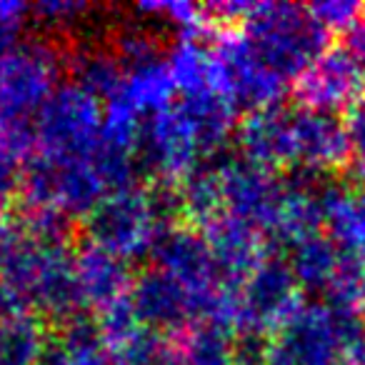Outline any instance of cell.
<instances>
[{"label":"cell","mask_w":365,"mask_h":365,"mask_svg":"<svg viewBox=\"0 0 365 365\" xmlns=\"http://www.w3.org/2000/svg\"><path fill=\"white\" fill-rule=\"evenodd\" d=\"M135 11L140 16H153L170 23L180 31V38H213L215 28L210 23L205 6L198 3H185V0H163V3H138Z\"/></svg>","instance_id":"484cf974"},{"label":"cell","mask_w":365,"mask_h":365,"mask_svg":"<svg viewBox=\"0 0 365 365\" xmlns=\"http://www.w3.org/2000/svg\"><path fill=\"white\" fill-rule=\"evenodd\" d=\"M325 303L343 310H365V255L345 253L340 255L338 270L325 290Z\"/></svg>","instance_id":"4316f807"},{"label":"cell","mask_w":365,"mask_h":365,"mask_svg":"<svg viewBox=\"0 0 365 365\" xmlns=\"http://www.w3.org/2000/svg\"><path fill=\"white\" fill-rule=\"evenodd\" d=\"M165 63L180 98L218 93V71L210 43L200 38H180L168 51Z\"/></svg>","instance_id":"e0dca14e"},{"label":"cell","mask_w":365,"mask_h":365,"mask_svg":"<svg viewBox=\"0 0 365 365\" xmlns=\"http://www.w3.org/2000/svg\"><path fill=\"white\" fill-rule=\"evenodd\" d=\"M185 365H238L233 333L215 323H195L173 343Z\"/></svg>","instance_id":"cb8c5ba5"},{"label":"cell","mask_w":365,"mask_h":365,"mask_svg":"<svg viewBox=\"0 0 365 365\" xmlns=\"http://www.w3.org/2000/svg\"><path fill=\"white\" fill-rule=\"evenodd\" d=\"M288 260L268 255L253 273L235 285L233 335L250 340L273 338L303 305Z\"/></svg>","instance_id":"52a82bcc"},{"label":"cell","mask_w":365,"mask_h":365,"mask_svg":"<svg viewBox=\"0 0 365 365\" xmlns=\"http://www.w3.org/2000/svg\"><path fill=\"white\" fill-rule=\"evenodd\" d=\"M295 150L298 170L325 175L350 168V138L345 120L335 113L295 108Z\"/></svg>","instance_id":"4fadbf2b"},{"label":"cell","mask_w":365,"mask_h":365,"mask_svg":"<svg viewBox=\"0 0 365 365\" xmlns=\"http://www.w3.org/2000/svg\"><path fill=\"white\" fill-rule=\"evenodd\" d=\"M41 365H110L96 320L78 315L58 325V333L48 335Z\"/></svg>","instance_id":"ac0fdd59"},{"label":"cell","mask_w":365,"mask_h":365,"mask_svg":"<svg viewBox=\"0 0 365 365\" xmlns=\"http://www.w3.org/2000/svg\"><path fill=\"white\" fill-rule=\"evenodd\" d=\"M163 365H185V363H182V358L178 355V350L170 345V353H168V358L163 360Z\"/></svg>","instance_id":"f35d334b"},{"label":"cell","mask_w":365,"mask_h":365,"mask_svg":"<svg viewBox=\"0 0 365 365\" xmlns=\"http://www.w3.org/2000/svg\"><path fill=\"white\" fill-rule=\"evenodd\" d=\"M200 233L225 285H238L240 280H245L273 250V245L258 228L228 213L205 225Z\"/></svg>","instance_id":"5bb4252c"},{"label":"cell","mask_w":365,"mask_h":365,"mask_svg":"<svg viewBox=\"0 0 365 365\" xmlns=\"http://www.w3.org/2000/svg\"><path fill=\"white\" fill-rule=\"evenodd\" d=\"M308 13L330 36V33H348L365 13V6L355 0H320L308 6Z\"/></svg>","instance_id":"1f68e13d"},{"label":"cell","mask_w":365,"mask_h":365,"mask_svg":"<svg viewBox=\"0 0 365 365\" xmlns=\"http://www.w3.org/2000/svg\"><path fill=\"white\" fill-rule=\"evenodd\" d=\"M108 185L91 155H33L23 165L21 198L26 208H56L71 220H86L106 200Z\"/></svg>","instance_id":"8992f818"},{"label":"cell","mask_w":365,"mask_h":365,"mask_svg":"<svg viewBox=\"0 0 365 365\" xmlns=\"http://www.w3.org/2000/svg\"><path fill=\"white\" fill-rule=\"evenodd\" d=\"M28 6L18 0H0V61L21 43L26 31Z\"/></svg>","instance_id":"d6a6232c"},{"label":"cell","mask_w":365,"mask_h":365,"mask_svg":"<svg viewBox=\"0 0 365 365\" xmlns=\"http://www.w3.org/2000/svg\"><path fill=\"white\" fill-rule=\"evenodd\" d=\"M23 188V160L0 148V213L21 195Z\"/></svg>","instance_id":"e575fe53"},{"label":"cell","mask_w":365,"mask_h":365,"mask_svg":"<svg viewBox=\"0 0 365 365\" xmlns=\"http://www.w3.org/2000/svg\"><path fill=\"white\" fill-rule=\"evenodd\" d=\"M363 328H365V310H363Z\"/></svg>","instance_id":"60d3db41"},{"label":"cell","mask_w":365,"mask_h":365,"mask_svg":"<svg viewBox=\"0 0 365 365\" xmlns=\"http://www.w3.org/2000/svg\"><path fill=\"white\" fill-rule=\"evenodd\" d=\"M76 283L83 308L103 313L130 295V263L88 243L76 250Z\"/></svg>","instance_id":"2e32d148"},{"label":"cell","mask_w":365,"mask_h":365,"mask_svg":"<svg viewBox=\"0 0 365 365\" xmlns=\"http://www.w3.org/2000/svg\"><path fill=\"white\" fill-rule=\"evenodd\" d=\"M103 103L78 86H61L36 125V155L86 158L101 143Z\"/></svg>","instance_id":"ba28073f"},{"label":"cell","mask_w":365,"mask_h":365,"mask_svg":"<svg viewBox=\"0 0 365 365\" xmlns=\"http://www.w3.org/2000/svg\"><path fill=\"white\" fill-rule=\"evenodd\" d=\"M13 283L28 305L53 323L63 325L83 310L76 283V250L71 245H36L23 238L21 248L0 270Z\"/></svg>","instance_id":"5b68a950"},{"label":"cell","mask_w":365,"mask_h":365,"mask_svg":"<svg viewBox=\"0 0 365 365\" xmlns=\"http://www.w3.org/2000/svg\"><path fill=\"white\" fill-rule=\"evenodd\" d=\"M333 365H355V363H350V360H338V363H333Z\"/></svg>","instance_id":"ab89813d"},{"label":"cell","mask_w":365,"mask_h":365,"mask_svg":"<svg viewBox=\"0 0 365 365\" xmlns=\"http://www.w3.org/2000/svg\"><path fill=\"white\" fill-rule=\"evenodd\" d=\"M48 343V330L38 315L0 323V365H41Z\"/></svg>","instance_id":"d4e9b609"},{"label":"cell","mask_w":365,"mask_h":365,"mask_svg":"<svg viewBox=\"0 0 365 365\" xmlns=\"http://www.w3.org/2000/svg\"><path fill=\"white\" fill-rule=\"evenodd\" d=\"M178 205H180V218L190 228L203 230L220 215H225L223 203V185H220L218 165H200L190 173L185 180L175 185Z\"/></svg>","instance_id":"d6986e66"},{"label":"cell","mask_w":365,"mask_h":365,"mask_svg":"<svg viewBox=\"0 0 365 365\" xmlns=\"http://www.w3.org/2000/svg\"><path fill=\"white\" fill-rule=\"evenodd\" d=\"M93 8L81 0H41L36 6L28 8V16H33V23L51 33H68L78 28Z\"/></svg>","instance_id":"4dcf8cb0"},{"label":"cell","mask_w":365,"mask_h":365,"mask_svg":"<svg viewBox=\"0 0 365 365\" xmlns=\"http://www.w3.org/2000/svg\"><path fill=\"white\" fill-rule=\"evenodd\" d=\"M218 173L220 185H223L225 213L250 223L268 238L280 203V193H283V180L275 173L240 155L220 163Z\"/></svg>","instance_id":"30bf717a"},{"label":"cell","mask_w":365,"mask_h":365,"mask_svg":"<svg viewBox=\"0 0 365 365\" xmlns=\"http://www.w3.org/2000/svg\"><path fill=\"white\" fill-rule=\"evenodd\" d=\"M365 76L345 48H328L303 76L295 78L293 93L300 108L320 113H348L363 98Z\"/></svg>","instance_id":"8fae6325"},{"label":"cell","mask_w":365,"mask_h":365,"mask_svg":"<svg viewBox=\"0 0 365 365\" xmlns=\"http://www.w3.org/2000/svg\"><path fill=\"white\" fill-rule=\"evenodd\" d=\"M345 128L350 138V168L358 182L365 185V96L345 113Z\"/></svg>","instance_id":"836d02e7"},{"label":"cell","mask_w":365,"mask_h":365,"mask_svg":"<svg viewBox=\"0 0 365 365\" xmlns=\"http://www.w3.org/2000/svg\"><path fill=\"white\" fill-rule=\"evenodd\" d=\"M173 96H175V83L168 71V63H150V66L133 68L125 71V81H123L120 91L113 98L125 103L130 110L138 115H155V113L165 110L173 106Z\"/></svg>","instance_id":"44dd1931"},{"label":"cell","mask_w":365,"mask_h":365,"mask_svg":"<svg viewBox=\"0 0 365 365\" xmlns=\"http://www.w3.org/2000/svg\"><path fill=\"white\" fill-rule=\"evenodd\" d=\"M110 51L115 53V58L125 71L165 61L158 36L143 23H123L115 31V36H113Z\"/></svg>","instance_id":"83f0119b"},{"label":"cell","mask_w":365,"mask_h":365,"mask_svg":"<svg viewBox=\"0 0 365 365\" xmlns=\"http://www.w3.org/2000/svg\"><path fill=\"white\" fill-rule=\"evenodd\" d=\"M23 243V230H21V223L16 220L6 218V215L0 213V270L6 268V263L13 258L18 248Z\"/></svg>","instance_id":"8d00e7d4"},{"label":"cell","mask_w":365,"mask_h":365,"mask_svg":"<svg viewBox=\"0 0 365 365\" xmlns=\"http://www.w3.org/2000/svg\"><path fill=\"white\" fill-rule=\"evenodd\" d=\"M345 51L358 63V68L365 76V13L360 16V21L345 33Z\"/></svg>","instance_id":"74e56055"},{"label":"cell","mask_w":365,"mask_h":365,"mask_svg":"<svg viewBox=\"0 0 365 365\" xmlns=\"http://www.w3.org/2000/svg\"><path fill=\"white\" fill-rule=\"evenodd\" d=\"M28 313H31V305H28L26 295L0 275V323H3V320L21 318V315H28Z\"/></svg>","instance_id":"d590c367"},{"label":"cell","mask_w":365,"mask_h":365,"mask_svg":"<svg viewBox=\"0 0 365 365\" xmlns=\"http://www.w3.org/2000/svg\"><path fill=\"white\" fill-rule=\"evenodd\" d=\"M240 158L265 168L270 173L295 170L298 150H295V108L283 103L263 110L245 113L235 125Z\"/></svg>","instance_id":"7c38bea8"},{"label":"cell","mask_w":365,"mask_h":365,"mask_svg":"<svg viewBox=\"0 0 365 365\" xmlns=\"http://www.w3.org/2000/svg\"><path fill=\"white\" fill-rule=\"evenodd\" d=\"M175 218H180L175 185H133L106 195V200L88 215V243L130 263L148 258L158 238L175 225Z\"/></svg>","instance_id":"7a4b0ae2"},{"label":"cell","mask_w":365,"mask_h":365,"mask_svg":"<svg viewBox=\"0 0 365 365\" xmlns=\"http://www.w3.org/2000/svg\"><path fill=\"white\" fill-rule=\"evenodd\" d=\"M73 223L66 213L56 208H26L23 215V238L36 245H71Z\"/></svg>","instance_id":"f546056e"},{"label":"cell","mask_w":365,"mask_h":365,"mask_svg":"<svg viewBox=\"0 0 365 365\" xmlns=\"http://www.w3.org/2000/svg\"><path fill=\"white\" fill-rule=\"evenodd\" d=\"M168 353H170V343L165 340V335L145 325L135 328L128 338L108 348L110 365H163Z\"/></svg>","instance_id":"f1b7e54d"},{"label":"cell","mask_w":365,"mask_h":365,"mask_svg":"<svg viewBox=\"0 0 365 365\" xmlns=\"http://www.w3.org/2000/svg\"><path fill=\"white\" fill-rule=\"evenodd\" d=\"M350 360L365 365L363 313L328 303H303L268 340V365H333Z\"/></svg>","instance_id":"3957f363"},{"label":"cell","mask_w":365,"mask_h":365,"mask_svg":"<svg viewBox=\"0 0 365 365\" xmlns=\"http://www.w3.org/2000/svg\"><path fill=\"white\" fill-rule=\"evenodd\" d=\"M203 158L205 150L198 130L180 103H173L143 123L138 160L155 178L158 185H178L203 165Z\"/></svg>","instance_id":"9c48e42d"},{"label":"cell","mask_w":365,"mask_h":365,"mask_svg":"<svg viewBox=\"0 0 365 365\" xmlns=\"http://www.w3.org/2000/svg\"><path fill=\"white\" fill-rule=\"evenodd\" d=\"M130 305L135 310L138 320L145 328L158 330L160 335L175 333L180 335L195 325L193 305L188 293L180 283L170 278L168 273L158 270L155 265L143 270L130 288Z\"/></svg>","instance_id":"9a60e30c"},{"label":"cell","mask_w":365,"mask_h":365,"mask_svg":"<svg viewBox=\"0 0 365 365\" xmlns=\"http://www.w3.org/2000/svg\"><path fill=\"white\" fill-rule=\"evenodd\" d=\"M68 56L48 38L21 41L0 61V148L16 158L36 155V125L61 88Z\"/></svg>","instance_id":"6da1fadb"},{"label":"cell","mask_w":365,"mask_h":365,"mask_svg":"<svg viewBox=\"0 0 365 365\" xmlns=\"http://www.w3.org/2000/svg\"><path fill=\"white\" fill-rule=\"evenodd\" d=\"M178 103L193 120L205 155L218 153L228 143V138L233 135L238 108L220 93H200V96L180 98Z\"/></svg>","instance_id":"603a6c76"},{"label":"cell","mask_w":365,"mask_h":365,"mask_svg":"<svg viewBox=\"0 0 365 365\" xmlns=\"http://www.w3.org/2000/svg\"><path fill=\"white\" fill-rule=\"evenodd\" d=\"M238 31L250 53L285 83H295L330 48V36L308 8L293 3H253Z\"/></svg>","instance_id":"277c9868"},{"label":"cell","mask_w":365,"mask_h":365,"mask_svg":"<svg viewBox=\"0 0 365 365\" xmlns=\"http://www.w3.org/2000/svg\"><path fill=\"white\" fill-rule=\"evenodd\" d=\"M340 255H343V250L335 245L333 238H328V233L310 235V238L300 240L298 245H293L288 265L300 290L325 295L335 270H338Z\"/></svg>","instance_id":"ffe728a7"},{"label":"cell","mask_w":365,"mask_h":365,"mask_svg":"<svg viewBox=\"0 0 365 365\" xmlns=\"http://www.w3.org/2000/svg\"><path fill=\"white\" fill-rule=\"evenodd\" d=\"M68 71L76 78L73 86L91 93L101 103L110 101L125 81V68L106 46H83L81 51L68 56Z\"/></svg>","instance_id":"7402d4cb"},{"label":"cell","mask_w":365,"mask_h":365,"mask_svg":"<svg viewBox=\"0 0 365 365\" xmlns=\"http://www.w3.org/2000/svg\"><path fill=\"white\" fill-rule=\"evenodd\" d=\"M260 365H268V363H260Z\"/></svg>","instance_id":"b9f144b4"}]
</instances>
